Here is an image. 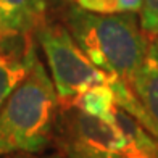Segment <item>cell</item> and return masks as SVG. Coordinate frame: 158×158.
<instances>
[{
  "label": "cell",
  "instance_id": "cell-1",
  "mask_svg": "<svg viewBox=\"0 0 158 158\" xmlns=\"http://www.w3.org/2000/svg\"><path fill=\"white\" fill-rule=\"evenodd\" d=\"M60 106L53 81L37 56L0 108V155L45 150Z\"/></svg>",
  "mask_w": 158,
  "mask_h": 158
},
{
  "label": "cell",
  "instance_id": "cell-2",
  "mask_svg": "<svg viewBox=\"0 0 158 158\" xmlns=\"http://www.w3.org/2000/svg\"><path fill=\"white\" fill-rule=\"evenodd\" d=\"M66 23L76 44L98 69L131 82L148 48L135 13L106 15L76 5L68 11Z\"/></svg>",
  "mask_w": 158,
  "mask_h": 158
},
{
  "label": "cell",
  "instance_id": "cell-3",
  "mask_svg": "<svg viewBox=\"0 0 158 158\" xmlns=\"http://www.w3.org/2000/svg\"><path fill=\"white\" fill-rule=\"evenodd\" d=\"M53 140L61 158H147L114 123L71 103L60 106Z\"/></svg>",
  "mask_w": 158,
  "mask_h": 158
},
{
  "label": "cell",
  "instance_id": "cell-4",
  "mask_svg": "<svg viewBox=\"0 0 158 158\" xmlns=\"http://www.w3.org/2000/svg\"><path fill=\"white\" fill-rule=\"evenodd\" d=\"M35 31L60 103H69L85 89L108 82L110 76L84 55L64 26L42 23Z\"/></svg>",
  "mask_w": 158,
  "mask_h": 158
},
{
  "label": "cell",
  "instance_id": "cell-5",
  "mask_svg": "<svg viewBox=\"0 0 158 158\" xmlns=\"http://www.w3.org/2000/svg\"><path fill=\"white\" fill-rule=\"evenodd\" d=\"M35 58L37 53L31 37L18 48L6 47V35H0V108Z\"/></svg>",
  "mask_w": 158,
  "mask_h": 158
},
{
  "label": "cell",
  "instance_id": "cell-6",
  "mask_svg": "<svg viewBox=\"0 0 158 158\" xmlns=\"http://www.w3.org/2000/svg\"><path fill=\"white\" fill-rule=\"evenodd\" d=\"M45 0H0V35H26L44 23Z\"/></svg>",
  "mask_w": 158,
  "mask_h": 158
},
{
  "label": "cell",
  "instance_id": "cell-7",
  "mask_svg": "<svg viewBox=\"0 0 158 158\" xmlns=\"http://www.w3.org/2000/svg\"><path fill=\"white\" fill-rule=\"evenodd\" d=\"M129 84L158 131V37L148 42L142 66Z\"/></svg>",
  "mask_w": 158,
  "mask_h": 158
},
{
  "label": "cell",
  "instance_id": "cell-8",
  "mask_svg": "<svg viewBox=\"0 0 158 158\" xmlns=\"http://www.w3.org/2000/svg\"><path fill=\"white\" fill-rule=\"evenodd\" d=\"M69 103L77 106L79 110H82L87 114L113 123V113L114 108H116V103H114V95L108 82L95 84L92 87L85 89L77 97H74Z\"/></svg>",
  "mask_w": 158,
  "mask_h": 158
},
{
  "label": "cell",
  "instance_id": "cell-9",
  "mask_svg": "<svg viewBox=\"0 0 158 158\" xmlns=\"http://www.w3.org/2000/svg\"><path fill=\"white\" fill-rule=\"evenodd\" d=\"M79 8L94 13H137L142 0H74Z\"/></svg>",
  "mask_w": 158,
  "mask_h": 158
},
{
  "label": "cell",
  "instance_id": "cell-10",
  "mask_svg": "<svg viewBox=\"0 0 158 158\" xmlns=\"http://www.w3.org/2000/svg\"><path fill=\"white\" fill-rule=\"evenodd\" d=\"M139 24L147 37H158V0H142Z\"/></svg>",
  "mask_w": 158,
  "mask_h": 158
},
{
  "label": "cell",
  "instance_id": "cell-11",
  "mask_svg": "<svg viewBox=\"0 0 158 158\" xmlns=\"http://www.w3.org/2000/svg\"><path fill=\"white\" fill-rule=\"evenodd\" d=\"M16 158H61L60 155H40V156H32L31 153H21Z\"/></svg>",
  "mask_w": 158,
  "mask_h": 158
},
{
  "label": "cell",
  "instance_id": "cell-12",
  "mask_svg": "<svg viewBox=\"0 0 158 158\" xmlns=\"http://www.w3.org/2000/svg\"><path fill=\"white\" fill-rule=\"evenodd\" d=\"M61 2H71V0H61Z\"/></svg>",
  "mask_w": 158,
  "mask_h": 158
}]
</instances>
